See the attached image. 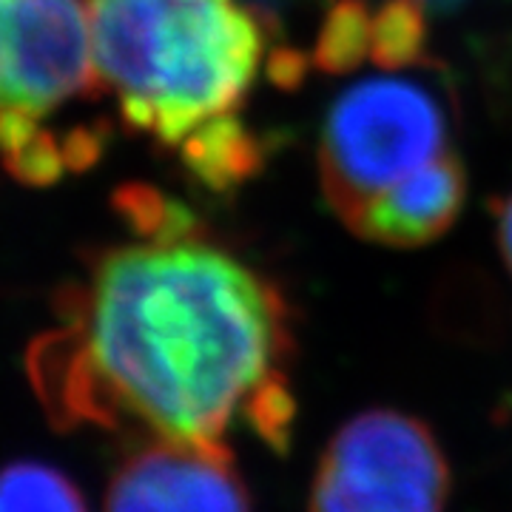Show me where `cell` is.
<instances>
[{
	"mask_svg": "<svg viewBox=\"0 0 512 512\" xmlns=\"http://www.w3.org/2000/svg\"><path fill=\"white\" fill-rule=\"evenodd\" d=\"M134 237L92 256L29 350V379L63 430L285 450L296 421L293 313L251 262L177 202L131 191Z\"/></svg>",
	"mask_w": 512,
	"mask_h": 512,
	"instance_id": "obj_1",
	"label": "cell"
},
{
	"mask_svg": "<svg viewBox=\"0 0 512 512\" xmlns=\"http://www.w3.org/2000/svg\"><path fill=\"white\" fill-rule=\"evenodd\" d=\"M94 72L120 120L208 188L251 180L262 148L242 109L262 69H285L245 0H89Z\"/></svg>",
	"mask_w": 512,
	"mask_h": 512,
	"instance_id": "obj_2",
	"label": "cell"
},
{
	"mask_svg": "<svg viewBox=\"0 0 512 512\" xmlns=\"http://www.w3.org/2000/svg\"><path fill=\"white\" fill-rule=\"evenodd\" d=\"M373 72L330 100L319 131V183L348 228L384 194L458 154L453 103L430 74V57Z\"/></svg>",
	"mask_w": 512,
	"mask_h": 512,
	"instance_id": "obj_3",
	"label": "cell"
},
{
	"mask_svg": "<svg viewBox=\"0 0 512 512\" xmlns=\"http://www.w3.org/2000/svg\"><path fill=\"white\" fill-rule=\"evenodd\" d=\"M94 89L86 3L0 0V151L18 177L46 183L72 165L43 123Z\"/></svg>",
	"mask_w": 512,
	"mask_h": 512,
	"instance_id": "obj_4",
	"label": "cell"
},
{
	"mask_svg": "<svg viewBox=\"0 0 512 512\" xmlns=\"http://www.w3.org/2000/svg\"><path fill=\"white\" fill-rule=\"evenodd\" d=\"M450 464L416 416L376 407L348 419L325 444L308 512H444Z\"/></svg>",
	"mask_w": 512,
	"mask_h": 512,
	"instance_id": "obj_5",
	"label": "cell"
},
{
	"mask_svg": "<svg viewBox=\"0 0 512 512\" xmlns=\"http://www.w3.org/2000/svg\"><path fill=\"white\" fill-rule=\"evenodd\" d=\"M103 512H254V501L231 447L134 441L111 473Z\"/></svg>",
	"mask_w": 512,
	"mask_h": 512,
	"instance_id": "obj_6",
	"label": "cell"
},
{
	"mask_svg": "<svg viewBox=\"0 0 512 512\" xmlns=\"http://www.w3.org/2000/svg\"><path fill=\"white\" fill-rule=\"evenodd\" d=\"M467 202V171L458 154L365 208L348 231L384 248H421L456 225Z\"/></svg>",
	"mask_w": 512,
	"mask_h": 512,
	"instance_id": "obj_7",
	"label": "cell"
},
{
	"mask_svg": "<svg viewBox=\"0 0 512 512\" xmlns=\"http://www.w3.org/2000/svg\"><path fill=\"white\" fill-rule=\"evenodd\" d=\"M0 512H89L69 476L49 464L15 461L0 470Z\"/></svg>",
	"mask_w": 512,
	"mask_h": 512,
	"instance_id": "obj_8",
	"label": "cell"
},
{
	"mask_svg": "<svg viewBox=\"0 0 512 512\" xmlns=\"http://www.w3.org/2000/svg\"><path fill=\"white\" fill-rule=\"evenodd\" d=\"M495 231H498V251L512 276V191L495 205Z\"/></svg>",
	"mask_w": 512,
	"mask_h": 512,
	"instance_id": "obj_9",
	"label": "cell"
}]
</instances>
